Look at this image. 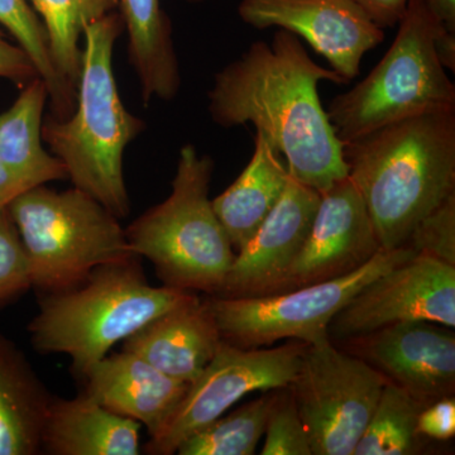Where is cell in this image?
Returning <instances> with one entry per match:
<instances>
[{"instance_id":"obj_1","label":"cell","mask_w":455,"mask_h":455,"mask_svg":"<svg viewBox=\"0 0 455 455\" xmlns=\"http://www.w3.org/2000/svg\"><path fill=\"white\" fill-rule=\"evenodd\" d=\"M322 80H346L317 65L298 36L278 29L215 74L208 110L224 128L251 123L286 158L296 180L320 194L348 176L343 143L320 101Z\"/></svg>"},{"instance_id":"obj_2","label":"cell","mask_w":455,"mask_h":455,"mask_svg":"<svg viewBox=\"0 0 455 455\" xmlns=\"http://www.w3.org/2000/svg\"><path fill=\"white\" fill-rule=\"evenodd\" d=\"M343 156L382 250L405 245L455 194V108L391 123L344 143Z\"/></svg>"},{"instance_id":"obj_3","label":"cell","mask_w":455,"mask_h":455,"mask_svg":"<svg viewBox=\"0 0 455 455\" xmlns=\"http://www.w3.org/2000/svg\"><path fill=\"white\" fill-rule=\"evenodd\" d=\"M123 29L118 11L86 27L74 112L65 119L49 114L42 123V140L64 164L74 188L103 204L118 220L131 212L123 172L125 148L146 128L123 106L114 76L113 51Z\"/></svg>"},{"instance_id":"obj_4","label":"cell","mask_w":455,"mask_h":455,"mask_svg":"<svg viewBox=\"0 0 455 455\" xmlns=\"http://www.w3.org/2000/svg\"><path fill=\"white\" fill-rule=\"evenodd\" d=\"M196 296L152 286L140 257L133 256L95 268L74 289L41 295L27 331L37 352L68 355L71 370L83 379L116 344Z\"/></svg>"},{"instance_id":"obj_5","label":"cell","mask_w":455,"mask_h":455,"mask_svg":"<svg viewBox=\"0 0 455 455\" xmlns=\"http://www.w3.org/2000/svg\"><path fill=\"white\" fill-rule=\"evenodd\" d=\"M212 170L209 156L185 145L170 196L125 228L132 251L152 263L164 286L209 296L220 293L235 259L209 197Z\"/></svg>"},{"instance_id":"obj_6","label":"cell","mask_w":455,"mask_h":455,"mask_svg":"<svg viewBox=\"0 0 455 455\" xmlns=\"http://www.w3.org/2000/svg\"><path fill=\"white\" fill-rule=\"evenodd\" d=\"M28 263L31 290L74 289L95 268L136 256L118 218L79 188L37 185L7 206Z\"/></svg>"},{"instance_id":"obj_7","label":"cell","mask_w":455,"mask_h":455,"mask_svg":"<svg viewBox=\"0 0 455 455\" xmlns=\"http://www.w3.org/2000/svg\"><path fill=\"white\" fill-rule=\"evenodd\" d=\"M398 32L381 61L355 88L329 104V121L340 142L418 116L455 108V86L436 56V33L445 28L425 7L409 0Z\"/></svg>"},{"instance_id":"obj_8","label":"cell","mask_w":455,"mask_h":455,"mask_svg":"<svg viewBox=\"0 0 455 455\" xmlns=\"http://www.w3.org/2000/svg\"><path fill=\"white\" fill-rule=\"evenodd\" d=\"M409 244L379 251L357 271L289 291L252 298L209 296L221 339L241 348H263L278 340L310 344L331 339L329 325L374 278L415 256Z\"/></svg>"},{"instance_id":"obj_9","label":"cell","mask_w":455,"mask_h":455,"mask_svg":"<svg viewBox=\"0 0 455 455\" xmlns=\"http://www.w3.org/2000/svg\"><path fill=\"white\" fill-rule=\"evenodd\" d=\"M387 379L331 339L310 344L290 383L313 455H353Z\"/></svg>"},{"instance_id":"obj_10","label":"cell","mask_w":455,"mask_h":455,"mask_svg":"<svg viewBox=\"0 0 455 455\" xmlns=\"http://www.w3.org/2000/svg\"><path fill=\"white\" fill-rule=\"evenodd\" d=\"M305 347L302 341L292 340L276 348H241L221 341L166 424L149 436L146 454H175L185 439L226 414L248 394L290 386Z\"/></svg>"},{"instance_id":"obj_11","label":"cell","mask_w":455,"mask_h":455,"mask_svg":"<svg viewBox=\"0 0 455 455\" xmlns=\"http://www.w3.org/2000/svg\"><path fill=\"white\" fill-rule=\"evenodd\" d=\"M403 322L455 328V266L415 254L359 291L331 320L329 337L344 340Z\"/></svg>"},{"instance_id":"obj_12","label":"cell","mask_w":455,"mask_h":455,"mask_svg":"<svg viewBox=\"0 0 455 455\" xmlns=\"http://www.w3.org/2000/svg\"><path fill=\"white\" fill-rule=\"evenodd\" d=\"M238 14L257 29L278 27L304 38L347 83L385 33L353 0H242Z\"/></svg>"},{"instance_id":"obj_13","label":"cell","mask_w":455,"mask_h":455,"mask_svg":"<svg viewBox=\"0 0 455 455\" xmlns=\"http://www.w3.org/2000/svg\"><path fill=\"white\" fill-rule=\"evenodd\" d=\"M453 329L403 322L344 339L343 349L427 406L455 392Z\"/></svg>"},{"instance_id":"obj_14","label":"cell","mask_w":455,"mask_h":455,"mask_svg":"<svg viewBox=\"0 0 455 455\" xmlns=\"http://www.w3.org/2000/svg\"><path fill=\"white\" fill-rule=\"evenodd\" d=\"M379 251L363 197L347 176L322 193L309 235L272 293L346 276Z\"/></svg>"},{"instance_id":"obj_15","label":"cell","mask_w":455,"mask_h":455,"mask_svg":"<svg viewBox=\"0 0 455 455\" xmlns=\"http://www.w3.org/2000/svg\"><path fill=\"white\" fill-rule=\"evenodd\" d=\"M322 194L289 173L283 196L250 242L235 254L221 298L269 295L300 252Z\"/></svg>"},{"instance_id":"obj_16","label":"cell","mask_w":455,"mask_h":455,"mask_svg":"<svg viewBox=\"0 0 455 455\" xmlns=\"http://www.w3.org/2000/svg\"><path fill=\"white\" fill-rule=\"evenodd\" d=\"M83 379V392L114 414L145 425L149 436L166 424L190 386L125 350L101 358Z\"/></svg>"},{"instance_id":"obj_17","label":"cell","mask_w":455,"mask_h":455,"mask_svg":"<svg viewBox=\"0 0 455 455\" xmlns=\"http://www.w3.org/2000/svg\"><path fill=\"white\" fill-rule=\"evenodd\" d=\"M221 341L208 299L196 296L142 326L123 341L122 350L139 355L172 379L193 383Z\"/></svg>"},{"instance_id":"obj_18","label":"cell","mask_w":455,"mask_h":455,"mask_svg":"<svg viewBox=\"0 0 455 455\" xmlns=\"http://www.w3.org/2000/svg\"><path fill=\"white\" fill-rule=\"evenodd\" d=\"M140 424L107 410L85 392L53 396L41 433V454L139 455Z\"/></svg>"},{"instance_id":"obj_19","label":"cell","mask_w":455,"mask_h":455,"mask_svg":"<svg viewBox=\"0 0 455 455\" xmlns=\"http://www.w3.org/2000/svg\"><path fill=\"white\" fill-rule=\"evenodd\" d=\"M289 170L283 155L259 132L254 137L252 160L220 196L212 208L238 252L256 235L283 196Z\"/></svg>"},{"instance_id":"obj_20","label":"cell","mask_w":455,"mask_h":455,"mask_svg":"<svg viewBox=\"0 0 455 455\" xmlns=\"http://www.w3.org/2000/svg\"><path fill=\"white\" fill-rule=\"evenodd\" d=\"M52 397L25 352L0 331V455L41 454Z\"/></svg>"},{"instance_id":"obj_21","label":"cell","mask_w":455,"mask_h":455,"mask_svg":"<svg viewBox=\"0 0 455 455\" xmlns=\"http://www.w3.org/2000/svg\"><path fill=\"white\" fill-rule=\"evenodd\" d=\"M116 11L128 33V59L139 76L145 106L152 99L175 98L181 76L172 26L160 0H118Z\"/></svg>"},{"instance_id":"obj_22","label":"cell","mask_w":455,"mask_h":455,"mask_svg":"<svg viewBox=\"0 0 455 455\" xmlns=\"http://www.w3.org/2000/svg\"><path fill=\"white\" fill-rule=\"evenodd\" d=\"M49 90L41 77L20 89L13 106L0 113V164L33 185L68 180L64 164L44 148L42 123Z\"/></svg>"},{"instance_id":"obj_23","label":"cell","mask_w":455,"mask_h":455,"mask_svg":"<svg viewBox=\"0 0 455 455\" xmlns=\"http://www.w3.org/2000/svg\"><path fill=\"white\" fill-rule=\"evenodd\" d=\"M49 37L57 75L76 92L82 75L80 38L86 27L118 9V0H28Z\"/></svg>"},{"instance_id":"obj_24","label":"cell","mask_w":455,"mask_h":455,"mask_svg":"<svg viewBox=\"0 0 455 455\" xmlns=\"http://www.w3.org/2000/svg\"><path fill=\"white\" fill-rule=\"evenodd\" d=\"M424 406L394 383L386 382L353 455H410L421 451L418 418Z\"/></svg>"},{"instance_id":"obj_25","label":"cell","mask_w":455,"mask_h":455,"mask_svg":"<svg viewBox=\"0 0 455 455\" xmlns=\"http://www.w3.org/2000/svg\"><path fill=\"white\" fill-rule=\"evenodd\" d=\"M275 392L238 407L196 431L180 444V455H253L265 434Z\"/></svg>"},{"instance_id":"obj_26","label":"cell","mask_w":455,"mask_h":455,"mask_svg":"<svg viewBox=\"0 0 455 455\" xmlns=\"http://www.w3.org/2000/svg\"><path fill=\"white\" fill-rule=\"evenodd\" d=\"M0 26L4 27L32 60L49 90L51 113L59 119L73 114L76 92L57 75L51 60L49 37L41 18L28 0H0Z\"/></svg>"},{"instance_id":"obj_27","label":"cell","mask_w":455,"mask_h":455,"mask_svg":"<svg viewBox=\"0 0 455 455\" xmlns=\"http://www.w3.org/2000/svg\"><path fill=\"white\" fill-rule=\"evenodd\" d=\"M263 435L265 444L260 455H313L309 434L289 386L275 392Z\"/></svg>"},{"instance_id":"obj_28","label":"cell","mask_w":455,"mask_h":455,"mask_svg":"<svg viewBox=\"0 0 455 455\" xmlns=\"http://www.w3.org/2000/svg\"><path fill=\"white\" fill-rule=\"evenodd\" d=\"M31 290L28 263L7 208L0 209V310Z\"/></svg>"},{"instance_id":"obj_29","label":"cell","mask_w":455,"mask_h":455,"mask_svg":"<svg viewBox=\"0 0 455 455\" xmlns=\"http://www.w3.org/2000/svg\"><path fill=\"white\" fill-rule=\"evenodd\" d=\"M407 244L416 254L455 266V194L416 226Z\"/></svg>"},{"instance_id":"obj_30","label":"cell","mask_w":455,"mask_h":455,"mask_svg":"<svg viewBox=\"0 0 455 455\" xmlns=\"http://www.w3.org/2000/svg\"><path fill=\"white\" fill-rule=\"evenodd\" d=\"M418 433L424 439L447 442L455 435V400L445 397L421 410L418 418Z\"/></svg>"},{"instance_id":"obj_31","label":"cell","mask_w":455,"mask_h":455,"mask_svg":"<svg viewBox=\"0 0 455 455\" xmlns=\"http://www.w3.org/2000/svg\"><path fill=\"white\" fill-rule=\"evenodd\" d=\"M36 77H40V75L26 51L20 44L9 41L0 28V79L8 80L22 89Z\"/></svg>"},{"instance_id":"obj_32","label":"cell","mask_w":455,"mask_h":455,"mask_svg":"<svg viewBox=\"0 0 455 455\" xmlns=\"http://www.w3.org/2000/svg\"><path fill=\"white\" fill-rule=\"evenodd\" d=\"M379 28L395 27L403 20L409 0H353Z\"/></svg>"},{"instance_id":"obj_33","label":"cell","mask_w":455,"mask_h":455,"mask_svg":"<svg viewBox=\"0 0 455 455\" xmlns=\"http://www.w3.org/2000/svg\"><path fill=\"white\" fill-rule=\"evenodd\" d=\"M33 187L37 185L0 164V209L7 208L9 203Z\"/></svg>"},{"instance_id":"obj_34","label":"cell","mask_w":455,"mask_h":455,"mask_svg":"<svg viewBox=\"0 0 455 455\" xmlns=\"http://www.w3.org/2000/svg\"><path fill=\"white\" fill-rule=\"evenodd\" d=\"M436 56L443 68H448L451 73L455 71V33L449 32L447 28H442L436 33L435 40Z\"/></svg>"},{"instance_id":"obj_35","label":"cell","mask_w":455,"mask_h":455,"mask_svg":"<svg viewBox=\"0 0 455 455\" xmlns=\"http://www.w3.org/2000/svg\"><path fill=\"white\" fill-rule=\"evenodd\" d=\"M425 7L449 32L455 33V0H423Z\"/></svg>"},{"instance_id":"obj_36","label":"cell","mask_w":455,"mask_h":455,"mask_svg":"<svg viewBox=\"0 0 455 455\" xmlns=\"http://www.w3.org/2000/svg\"><path fill=\"white\" fill-rule=\"evenodd\" d=\"M187 2L194 3V4H196V3H202V2H204V0H187Z\"/></svg>"}]
</instances>
